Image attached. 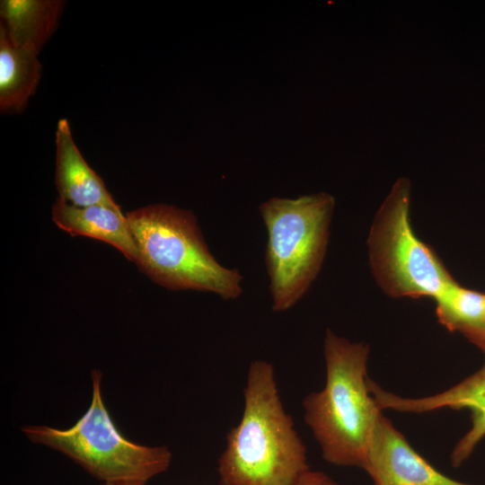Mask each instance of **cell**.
I'll list each match as a JSON object with an SVG mask.
<instances>
[{
	"label": "cell",
	"instance_id": "6da1fadb",
	"mask_svg": "<svg viewBox=\"0 0 485 485\" xmlns=\"http://www.w3.org/2000/svg\"><path fill=\"white\" fill-rule=\"evenodd\" d=\"M240 422L218 459L221 485H295L310 470L306 447L280 399L274 366L251 363Z\"/></svg>",
	"mask_w": 485,
	"mask_h": 485
},
{
	"label": "cell",
	"instance_id": "7a4b0ae2",
	"mask_svg": "<svg viewBox=\"0 0 485 485\" xmlns=\"http://www.w3.org/2000/svg\"><path fill=\"white\" fill-rule=\"evenodd\" d=\"M323 351L325 385L303 400L305 424L327 463L363 468L382 415L368 388L369 348L327 329Z\"/></svg>",
	"mask_w": 485,
	"mask_h": 485
},
{
	"label": "cell",
	"instance_id": "3957f363",
	"mask_svg": "<svg viewBox=\"0 0 485 485\" xmlns=\"http://www.w3.org/2000/svg\"><path fill=\"white\" fill-rule=\"evenodd\" d=\"M126 218L137 248L136 263L155 283L210 292L224 300L242 293V276L215 259L191 211L159 204L128 212Z\"/></svg>",
	"mask_w": 485,
	"mask_h": 485
},
{
	"label": "cell",
	"instance_id": "277c9868",
	"mask_svg": "<svg viewBox=\"0 0 485 485\" xmlns=\"http://www.w3.org/2000/svg\"><path fill=\"white\" fill-rule=\"evenodd\" d=\"M334 205L325 192L275 197L260 205L268 234L265 262L274 312L292 308L321 270Z\"/></svg>",
	"mask_w": 485,
	"mask_h": 485
},
{
	"label": "cell",
	"instance_id": "5b68a950",
	"mask_svg": "<svg viewBox=\"0 0 485 485\" xmlns=\"http://www.w3.org/2000/svg\"><path fill=\"white\" fill-rule=\"evenodd\" d=\"M101 374L93 370L92 402L70 428L26 426L22 432L32 442L68 456L103 482H142L166 472L172 454L166 446L137 445L120 435L104 405Z\"/></svg>",
	"mask_w": 485,
	"mask_h": 485
},
{
	"label": "cell",
	"instance_id": "8992f818",
	"mask_svg": "<svg viewBox=\"0 0 485 485\" xmlns=\"http://www.w3.org/2000/svg\"><path fill=\"white\" fill-rule=\"evenodd\" d=\"M410 182L399 179L373 222L367 240L370 265L392 297H432L454 281L435 252L413 232Z\"/></svg>",
	"mask_w": 485,
	"mask_h": 485
},
{
	"label": "cell",
	"instance_id": "52a82bcc",
	"mask_svg": "<svg viewBox=\"0 0 485 485\" xmlns=\"http://www.w3.org/2000/svg\"><path fill=\"white\" fill-rule=\"evenodd\" d=\"M362 469L375 485H473L438 472L410 446L383 414L374 431Z\"/></svg>",
	"mask_w": 485,
	"mask_h": 485
},
{
	"label": "cell",
	"instance_id": "ba28073f",
	"mask_svg": "<svg viewBox=\"0 0 485 485\" xmlns=\"http://www.w3.org/2000/svg\"><path fill=\"white\" fill-rule=\"evenodd\" d=\"M55 139V182L59 197L75 207L102 205L120 210L102 180L79 152L67 119H59Z\"/></svg>",
	"mask_w": 485,
	"mask_h": 485
},
{
	"label": "cell",
	"instance_id": "9c48e42d",
	"mask_svg": "<svg viewBox=\"0 0 485 485\" xmlns=\"http://www.w3.org/2000/svg\"><path fill=\"white\" fill-rule=\"evenodd\" d=\"M55 224L71 235L88 236L107 242L137 262V248L126 216L102 206L75 207L58 198L52 208Z\"/></svg>",
	"mask_w": 485,
	"mask_h": 485
},
{
	"label": "cell",
	"instance_id": "30bf717a",
	"mask_svg": "<svg viewBox=\"0 0 485 485\" xmlns=\"http://www.w3.org/2000/svg\"><path fill=\"white\" fill-rule=\"evenodd\" d=\"M64 6L60 0H2L1 27L14 46L40 53L55 32Z\"/></svg>",
	"mask_w": 485,
	"mask_h": 485
},
{
	"label": "cell",
	"instance_id": "8fae6325",
	"mask_svg": "<svg viewBox=\"0 0 485 485\" xmlns=\"http://www.w3.org/2000/svg\"><path fill=\"white\" fill-rule=\"evenodd\" d=\"M39 53L14 46L0 26V109L2 112L22 110L34 94L40 80Z\"/></svg>",
	"mask_w": 485,
	"mask_h": 485
},
{
	"label": "cell",
	"instance_id": "7c38bea8",
	"mask_svg": "<svg viewBox=\"0 0 485 485\" xmlns=\"http://www.w3.org/2000/svg\"><path fill=\"white\" fill-rule=\"evenodd\" d=\"M440 323L463 336L485 329V294L455 280L434 298Z\"/></svg>",
	"mask_w": 485,
	"mask_h": 485
},
{
	"label": "cell",
	"instance_id": "4fadbf2b",
	"mask_svg": "<svg viewBox=\"0 0 485 485\" xmlns=\"http://www.w3.org/2000/svg\"><path fill=\"white\" fill-rule=\"evenodd\" d=\"M295 485H339L325 472L309 470L305 472Z\"/></svg>",
	"mask_w": 485,
	"mask_h": 485
},
{
	"label": "cell",
	"instance_id": "5bb4252c",
	"mask_svg": "<svg viewBox=\"0 0 485 485\" xmlns=\"http://www.w3.org/2000/svg\"><path fill=\"white\" fill-rule=\"evenodd\" d=\"M466 339L477 346L482 352L485 351V330L470 334Z\"/></svg>",
	"mask_w": 485,
	"mask_h": 485
},
{
	"label": "cell",
	"instance_id": "9a60e30c",
	"mask_svg": "<svg viewBox=\"0 0 485 485\" xmlns=\"http://www.w3.org/2000/svg\"><path fill=\"white\" fill-rule=\"evenodd\" d=\"M101 485H146L142 482H103Z\"/></svg>",
	"mask_w": 485,
	"mask_h": 485
}]
</instances>
